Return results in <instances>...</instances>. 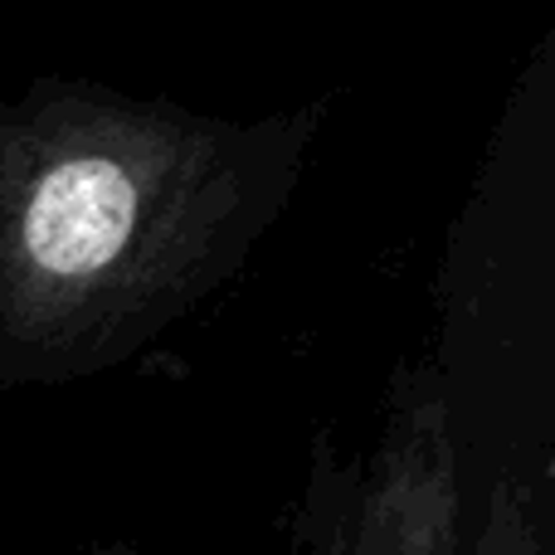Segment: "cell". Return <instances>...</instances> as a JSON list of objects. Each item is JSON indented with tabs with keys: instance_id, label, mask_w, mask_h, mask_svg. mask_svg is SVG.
<instances>
[{
	"instance_id": "cell-3",
	"label": "cell",
	"mask_w": 555,
	"mask_h": 555,
	"mask_svg": "<svg viewBox=\"0 0 555 555\" xmlns=\"http://www.w3.org/2000/svg\"><path fill=\"white\" fill-rule=\"evenodd\" d=\"M463 555H551L541 492L527 478H498L482 502V521Z\"/></svg>"
},
{
	"instance_id": "cell-2",
	"label": "cell",
	"mask_w": 555,
	"mask_h": 555,
	"mask_svg": "<svg viewBox=\"0 0 555 555\" xmlns=\"http://www.w3.org/2000/svg\"><path fill=\"white\" fill-rule=\"evenodd\" d=\"M287 537L293 555H463L459 439L439 365L395 371L371 443L346 453L317 434Z\"/></svg>"
},
{
	"instance_id": "cell-1",
	"label": "cell",
	"mask_w": 555,
	"mask_h": 555,
	"mask_svg": "<svg viewBox=\"0 0 555 555\" xmlns=\"http://www.w3.org/2000/svg\"><path fill=\"white\" fill-rule=\"evenodd\" d=\"M326 103L215 117L83 78L0 98V385L127 365L244 273Z\"/></svg>"
},
{
	"instance_id": "cell-4",
	"label": "cell",
	"mask_w": 555,
	"mask_h": 555,
	"mask_svg": "<svg viewBox=\"0 0 555 555\" xmlns=\"http://www.w3.org/2000/svg\"><path fill=\"white\" fill-rule=\"evenodd\" d=\"M98 555H137V551H132V546H103Z\"/></svg>"
}]
</instances>
